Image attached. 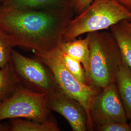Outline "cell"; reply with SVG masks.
<instances>
[{
    "label": "cell",
    "mask_w": 131,
    "mask_h": 131,
    "mask_svg": "<svg viewBox=\"0 0 131 131\" xmlns=\"http://www.w3.org/2000/svg\"><path fill=\"white\" fill-rule=\"evenodd\" d=\"M73 8H35L0 5V30L13 47L50 52L58 46Z\"/></svg>",
    "instance_id": "cell-1"
},
{
    "label": "cell",
    "mask_w": 131,
    "mask_h": 131,
    "mask_svg": "<svg viewBox=\"0 0 131 131\" xmlns=\"http://www.w3.org/2000/svg\"><path fill=\"white\" fill-rule=\"evenodd\" d=\"M89 46L90 85L102 89L116 83L118 70L123 60L117 41L110 31L88 33Z\"/></svg>",
    "instance_id": "cell-2"
},
{
    "label": "cell",
    "mask_w": 131,
    "mask_h": 131,
    "mask_svg": "<svg viewBox=\"0 0 131 131\" xmlns=\"http://www.w3.org/2000/svg\"><path fill=\"white\" fill-rule=\"evenodd\" d=\"M123 20L131 21V12L117 0H94L70 21L62 41L85 34L106 30Z\"/></svg>",
    "instance_id": "cell-3"
},
{
    "label": "cell",
    "mask_w": 131,
    "mask_h": 131,
    "mask_svg": "<svg viewBox=\"0 0 131 131\" xmlns=\"http://www.w3.org/2000/svg\"><path fill=\"white\" fill-rule=\"evenodd\" d=\"M11 63L20 86L48 96L59 89L51 69L35 55L28 57L13 49Z\"/></svg>",
    "instance_id": "cell-4"
},
{
    "label": "cell",
    "mask_w": 131,
    "mask_h": 131,
    "mask_svg": "<svg viewBox=\"0 0 131 131\" xmlns=\"http://www.w3.org/2000/svg\"><path fill=\"white\" fill-rule=\"evenodd\" d=\"M48 96L20 85L12 95L0 103V122L15 118H24L43 122L51 116L48 106Z\"/></svg>",
    "instance_id": "cell-5"
},
{
    "label": "cell",
    "mask_w": 131,
    "mask_h": 131,
    "mask_svg": "<svg viewBox=\"0 0 131 131\" xmlns=\"http://www.w3.org/2000/svg\"><path fill=\"white\" fill-rule=\"evenodd\" d=\"M56 49L46 52H35V55L51 69L59 89L82 104L88 116V130L93 131L89 110L94 99L101 89L85 84L77 79L66 69L58 56Z\"/></svg>",
    "instance_id": "cell-6"
},
{
    "label": "cell",
    "mask_w": 131,
    "mask_h": 131,
    "mask_svg": "<svg viewBox=\"0 0 131 131\" xmlns=\"http://www.w3.org/2000/svg\"><path fill=\"white\" fill-rule=\"evenodd\" d=\"M89 117L93 130L109 122H128L116 83L101 89L90 106Z\"/></svg>",
    "instance_id": "cell-7"
},
{
    "label": "cell",
    "mask_w": 131,
    "mask_h": 131,
    "mask_svg": "<svg viewBox=\"0 0 131 131\" xmlns=\"http://www.w3.org/2000/svg\"><path fill=\"white\" fill-rule=\"evenodd\" d=\"M48 106L51 111L58 113L64 117L72 131L88 130V116L84 108L61 89L48 96Z\"/></svg>",
    "instance_id": "cell-8"
},
{
    "label": "cell",
    "mask_w": 131,
    "mask_h": 131,
    "mask_svg": "<svg viewBox=\"0 0 131 131\" xmlns=\"http://www.w3.org/2000/svg\"><path fill=\"white\" fill-rule=\"evenodd\" d=\"M57 47L62 52L80 62L88 77L90 51L89 39L86 36L84 38H75L70 40L61 41Z\"/></svg>",
    "instance_id": "cell-9"
},
{
    "label": "cell",
    "mask_w": 131,
    "mask_h": 131,
    "mask_svg": "<svg viewBox=\"0 0 131 131\" xmlns=\"http://www.w3.org/2000/svg\"><path fill=\"white\" fill-rule=\"evenodd\" d=\"M109 29L117 41L123 60L131 69V21L123 20Z\"/></svg>",
    "instance_id": "cell-10"
},
{
    "label": "cell",
    "mask_w": 131,
    "mask_h": 131,
    "mask_svg": "<svg viewBox=\"0 0 131 131\" xmlns=\"http://www.w3.org/2000/svg\"><path fill=\"white\" fill-rule=\"evenodd\" d=\"M116 84L128 121L131 122V69L123 61L118 70Z\"/></svg>",
    "instance_id": "cell-11"
},
{
    "label": "cell",
    "mask_w": 131,
    "mask_h": 131,
    "mask_svg": "<svg viewBox=\"0 0 131 131\" xmlns=\"http://www.w3.org/2000/svg\"><path fill=\"white\" fill-rule=\"evenodd\" d=\"M75 0H3L2 5L35 8H73Z\"/></svg>",
    "instance_id": "cell-12"
},
{
    "label": "cell",
    "mask_w": 131,
    "mask_h": 131,
    "mask_svg": "<svg viewBox=\"0 0 131 131\" xmlns=\"http://www.w3.org/2000/svg\"><path fill=\"white\" fill-rule=\"evenodd\" d=\"M10 131H60L56 121L52 116L43 122L23 119L22 118L10 119Z\"/></svg>",
    "instance_id": "cell-13"
},
{
    "label": "cell",
    "mask_w": 131,
    "mask_h": 131,
    "mask_svg": "<svg viewBox=\"0 0 131 131\" xmlns=\"http://www.w3.org/2000/svg\"><path fill=\"white\" fill-rule=\"evenodd\" d=\"M19 86L10 60L7 65L0 69V103L12 95Z\"/></svg>",
    "instance_id": "cell-14"
},
{
    "label": "cell",
    "mask_w": 131,
    "mask_h": 131,
    "mask_svg": "<svg viewBox=\"0 0 131 131\" xmlns=\"http://www.w3.org/2000/svg\"><path fill=\"white\" fill-rule=\"evenodd\" d=\"M56 52L66 69L82 83L90 85L84 68L81 63L62 52L58 47Z\"/></svg>",
    "instance_id": "cell-15"
},
{
    "label": "cell",
    "mask_w": 131,
    "mask_h": 131,
    "mask_svg": "<svg viewBox=\"0 0 131 131\" xmlns=\"http://www.w3.org/2000/svg\"><path fill=\"white\" fill-rule=\"evenodd\" d=\"M13 47L8 38L0 30V68L4 67L10 62Z\"/></svg>",
    "instance_id": "cell-16"
},
{
    "label": "cell",
    "mask_w": 131,
    "mask_h": 131,
    "mask_svg": "<svg viewBox=\"0 0 131 131\" xmlns=\"http://www.w3.org/2000/svg\"><path fill=\"white\" fill-rule=\"evenodd\" d=\"M99 131H131L128 122H112L99 126L95 128Z\"/></svg>",
    "instance_id": "cell-17"
},
{
    "label": "cell",
    "mask_w": 131,
    "mask_h": 131,
    "mask_svg": "<svg viewBox=\"0 0 131 131\" xmlns=\"http://www.w3.org/2000/svg\"><path fill=\"white\" fill-rule=\"evenodd\" d=\"M94 0H75L74 10L76 15L82 13L85 9Z\"/></svg>",
    "instance_id": "cell-18"
},
{
    "label": "cell",
    "mask_w": 131,
    "mask_h": 131,
    "mask_svg": "<svg viewBox=\"0 0 131 131\" xmlns=\"http://www.w3.org/2000/svg\"><path fill=\"white\" fill-rule=\"evenodd\" d=\"M117 2L131 12V0H117Z\"/></svg>",
    "instance_id": "cell-19"
},
{
    "label": "cell",
    "mask_w": 131,
    "mask_h": 131,
    "mask_svg": "<svg viewBox=\"0 0 131 131\" xmlns=\"http://www.w3.org/2000/svg\"><path fill=\"white\" fill-rule=\"evenodd\" d=\"M9 126L2 124L0 122V131H9Z\"/></svg>",
    "instance_id": "cell-20"
},
{
    "label": "cell",
    "mask_w": 131,
    "mask_h": 131,
    "mask_svg": "<svg viewBox=\"0 0 131 131\" xmlns=\"http://www.w3.org/2000/svg\"><path fill=\"white\" fill-rule=\"evenodd\" d=\"M3 1V0H0V5L2 4V3Z\"/></svg>",
    "instance_id": "cell-21"
},
{
    "label": "cell",
    "mask_w": 131,
    "mask_h": 131,
    "mask_svg": "<svg viewBox=\"0 0 131 131\" xmlns=\"http://www.w3.org/2000/svg\"><path fill=\"white\" fill-rule=\"evenodd\" d=\"M129 125H130V126L131 127V122H130V123H129Z\"/></svg>",
    "instance_id": "cell-22"
}]
</instances>
